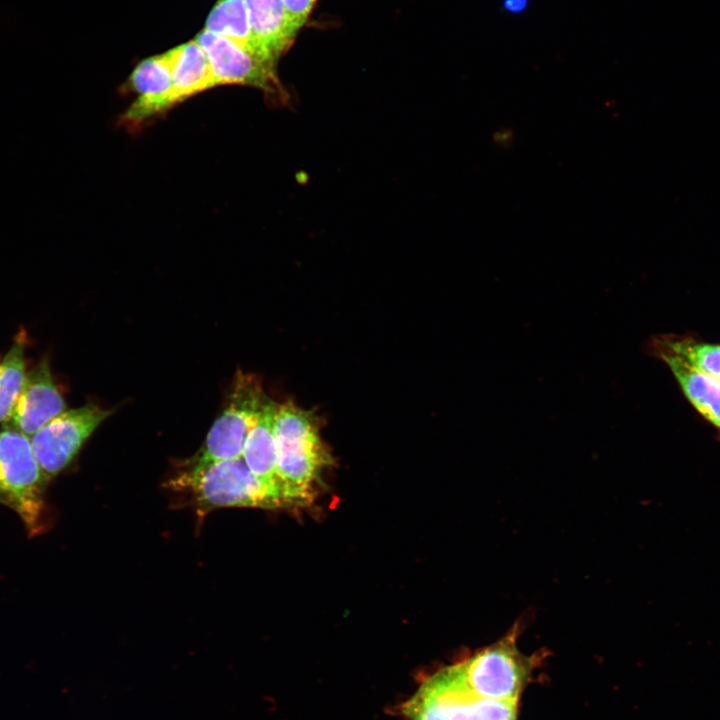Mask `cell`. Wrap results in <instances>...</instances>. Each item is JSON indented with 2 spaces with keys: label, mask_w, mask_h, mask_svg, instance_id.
Masks as SVG:
<instances>
[{
  "label": "cell",
  "mask_w": 720,
  "mask_h": 720,
  "mask_svg": "<svg viewBox=\"0 0 720 720\" xmlns=\"http://www.w3.org/2000/svg\"><path fill=\"white\" fill-rule=\"evenodd\" d=\"M194 40L208 56L216 86L235 84L258 88L273 102H286L287 95L279 82L275 66L205 29Z\"/></svg>",
  "instance_id": "52a82bcc"
},
{
  "label": "cell",
  "mask_w": 720,
  "mask_h": 720,
  "mask_svg": "<svg viewBox=\"0 0 720 720\" xmlns=\"http://www.w3.org/2000/svg\"><path fill=\"white\" fill-rule=\"evenodd\" d=\"M24 341L17 338L0 368V423L12 416L26 378Z\"/></svg>",
  "instance_id": "e0dca14e"
},
{
  "label": "cell",
  "mask_w": 720,
  "mask_h": 720,
  "mask_svg": "<svg viewBox=\"0 0 720 720\" xmlns=\"http://www.w3.org/2000/svg\"><path fill=\"white\" fill-rule=\"evenodd\" d=\"M476 698L453 665L428 679L403 713L411 720H477Z\"/></svg>",
  "instance_id": "ba28073f"
},
{
  "label": "cell",
  "mask_w": 720,
  "mask_h": 720,
  "mask_svg": "<svg viewBox=\"0 0 720 720\" xmlns=\"http://www.w3.org/2000/svg\"><path fill=\"white\" fill-rule=\"evenodd\" d=\"M112 412L92 403L65 410L31 437L33 452L48 481L70 464Z\"/></svg>",
  "instance_id": "8992f818"
},
{
  "label": "cell",
  "mask_w": 720,
  "mask_h": 720,
  "mask_svg": "<svg viewBox=\"0 0 720 720\" xmlns=\"http://www.w3.org/2000/svg\"><path fill=\"white\" fill-rule=\"evenodd\" d=\"M175 490L186 492L200 513L221 507L276 509L286 506L276 490L265 485L241 458L204 464H186L171 481Z\"/></svg>",
  "instance_id": "7a4b0ae2"
},
{
  "label": "cell",
  "mask_w": 720,
  "mask_h": 720,
  "mask_svg": "<svg viewBox=\"0 0 720 720\" xmlns=\"http://www.w3.org/2000/svg\"><path fill=\"white\" fill-rule=\"evenodd\" d=\"M503 9L511 14H520L529 6V0H503Z\"/></svg>",
  "instance_id": "d6986e66"
},
{
  "label": "cell",
  "mask_w": 720,
  "mask_h": 720,
  "mask_svg": "<svg viewBox=\"0 0 720 720\" xmlns=\"http://www.w3.org/2000/svg\"><path fill=\"white\" fill-rule=\"evenodd\" d=\"M276 406V402L266 397L246 438L242 459L257 478L283 497L277 476Z\"/></svg>",
  "instance_id": "8fae6325"
},
{
  "label": "cell",
  "mask_w": 720,
  "mask_h": 720,
  "mask_svg": "<svg viewBox=\"0 0 720 720\" xmlns=\"http://www.w3.org/2000/svg\"><path fill=\"white\" fill-rule=\"evenodd\" d=\"M167 52L172 68L174 107L188 98L216 87L208 56L195 40Z\"/></svg>",
  "instance_id": "4fadbf2b"
},
{
  "label": "cell",
  "mask_w": 720,
  "mask_h": 720,
  "mask_svg": "<svg viewBox=\"0 0 720 720\" xmlns=\"http://www.w3.org/2000/svg\"><path fill=\"white\" fill-rule=\"evenodd\" d=\"M252 34L259 47L277 64L290 48L292 35L283 0H244Z\"/></svg>",
  "instance_id": "5bb4252c"
},
{
  "label": "cell",
  "mask_w": 720,
  "mask_h": 720,
  "mask_svg": "<svg viewBox=\"0 0 720 720\" xmlns=\"http://www.w3.org/2000/svg\"><path fill=\"white\" fill-rule=\"evenodd\" d=\"M135 100L120 116V124L136 130L174 107L172 68L168 52L141 61L128 79Z\"/></svg>",
  "instance_id": "9c48e42d"
},
{
  "label": "cell",
  "mask_w": 720,
  "mask_h": 720,
  "mask_svg": "<svg viewBox=\"0 0 720 720\" xmlns=\"http://www.w3.org/2000/svg\"><path fill=\"white\" fill-rule=\"evenodd\" d=\"M646 348L667 351L694 370L720 382V344L699 341L688 335L658 334Z\"/></svg>",
  "instance_id": "2e32d148"
},
{
  "label": "cell",
  "mask_w": 720,
  "mask_h": 720,
  "mask_svg": "<svg viewBox=\"0 0 720 720\" xmlns=\"http://www.w3.org/2000/svg\"><path fill=\"white\" fill-rule=\"evenodd\" d=\"M646 352L666 364L687 400L720 436V382L694 370L667 351L646 348Z\"/></svg>",
  "instance_id": "7c38bea8"
},
{
  "label": "cell",
  "mask_w": 720,
  "mask_h": 720,
  "mask_svg": "<svg viewBox=\"0 0 720 720\" xmlns=\"http://www.w3.org/2000/svg\"><path fill=\"white\" fill-rule=\"evenodd\" d=\"M316 415L292 401L277 403L274 433L277 476L287 505L312 497L315 481L329 464L330 455L319 434Z\"/></svg>",
  "instance_id": "6da1fadb"
},
{
  "label": "cell",
  "mask_w": 720,
  "mask_h": 720,
  "mask_svg": "<svg viewBox=\"0 0 720 720\" xmlns=\"http://www.w3.org/2000/svg\"><path fill=\"white\" fill-rule=\"evenodd\" d=\"M47 482L31 438L4 425L0 432V500L19 515L31 533L40 527Z\"/></svg>",
  "instance_id": "3957f363"
},
{
  "label": "cell",
  "mask_w": 720,
  "mask_h": 720,
  "mask_svg": "<svg viewBox=\"0 0 720 720\" xmlns=\"http://www.w3.org/2000/svg\"><path fill=\"white\" fill-rule=\"evenodd\" d=\"M0 368H1V363H0Z\"/></svg>",
  "instance_id": "ffe728a7"
},
{
  "label": "cell",
  "mask_w": 720,
  "mask_h": 720,
  "mask_svg": "<svg viewBox=\"0 0 720 720\" xmlns=\"http://www.w3.org/2000/svg\"><path fill=\"white\" fill-rule=\"evenodd\" d=\"M205 30L215 33L255 58L276 67L259 47L251 31L244 0H218L208 15Z\"/></svg>",
  "instance_id": "9a60e30c"
},
{
  "label": "cell",
  "mask_w": 720,
  "mask_h": 720,
  "mask_svg": "<svg viewBox=\"0 0 720 720\" xmlns=\"http://www.w3.org/2000/svg\"><path fill=\"white\" fill-rule=\"evenodd\" d=\"M316 0H283L291 33L296 37L306 23Z\"/></svg>",
  "instance_id": "ac0fdd59"
},
{
  "label": "cell",
  "mask_w": 720,
  "mask_h": 720,
  "mask_svg": "<svg viewBox=\"0 0 720 720\" xmlns=\"http://www.w3.org/2000/svg\"><path fill=\"white\" fill-rule=\"evenodd\" d=\"M65 400L46 361L26 373L24 385L11 418L4 423L32 437L50 420L64 412Z\"/></svg>",
  "instance_id": "30bf717a"
},
{
  "label": "cell",
  "mask_w": 720,
  "mask_h": 720,
  "mask_svg": "<svg viewBox=\"0 0 720 720\" xmlns=\"http://www.w3.org/2000/svg\"><path fill=\"white\" fill-rule=\"evenodd\" d=\"M468 690L479 698L518 700L529 662L514 633L454 665Z\"/></svg>",
  "instance_id": "5b68a950"
},
{
  "label": "cell",
  "mask_w": 720,
  "mask_h": 720,
  "mask_svg": "<svg viewBox=\"0 0 720 720\" xmlns=\"http://www.w3.org/2000/svg\"><path fill=\"white\" fill-rule=\"evenodd\" d=\"M266 397L257 376L238 370L224 410L188 464L241 458L246 438Z\"/></svg>",
  "instance_id": "277c9868"
}]
</instances>
